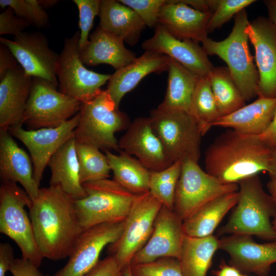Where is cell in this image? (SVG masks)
Returning <instances> with one entry per match:
<instances>
[{"label": "cell", "mask_w": 276, "mask_h": 276, "mask_svg": "<svg viewBox=\"0 0 276 276\" xmlns=\"http://www.w3.org/2000/svg\"><path fill=\"white\" fill-rule=\"evenodd\" d=\"M38 248L44 258L68 257L83 232L74 200L59 187L40 188L28 208Z\"/></svg>", "instance_id": "obj_1"}, {"label": "cell", "mask_w": 276, "mask_h": 276, "mask_svg": "<svg viewBox=\"0 0 276 276\" xmlns=\"http://www.w3.org/2000/svg\"><path fill=\"white\" fill-rule=\"evenodd\" d=\"M270 154L271 148L258 136L228 129L207 148L205 171L223 183L238 184L260 172H268Z\"/></svg>", "instance_id": "obj_2"}, {"label": "cell", "mask_w": 276, "mask_h": 276, "mask_svg": "<svg viewBox=\"0 0 276 276\" xmlns=\"http://www.w3.org/2000/svg\"><path fill=\"white\" fill-rule=\"evenodd\" d=\"M239 199L226 224L217 231L218 236L241 234L276 241V231L271 219L276 217V206L264 190L258 175L238 183Z\"/></svg>", "instance_id": "obj_3"}, {"label": "cell", "mask_w": 276, "mask_h": 276, "mask_svg": "<svg viewBox=\"0 0 276 276\" xmlns=\"http://www.w3.org/2000/svg\"><path fill=\"white\" fill-rule=\"evenodd\" d=\"M245 9L237 14L231 33L224 40L214 41L208 37L202 43L206 54L217 55L226 62L231 75L245 101L258 96V71L248 46L246 28L248 23Z\"/></svg>", "instance_id": "obj_4"}, {"label": "cell", "mask_w": 276, "mask_h": 276, "mask_svg": "<svg viewBox=\"0 0 276 276\" xmlns=\"http://www.w3.org/2000/svg\"><path fill=\"white\" fill-rule=\"evenodd\" d=\"M80 118L74 131L76 142L91 145L104 151H119L114 134L127 129L131 122L121 111L106 90L92 99L82 103Z\"/></svg>", "instance_id": "obj_5"}, {"label": "cell", "mask_w": 276, "mask_h": 276, "mask_svg": "<svg viewBox=\"0 0 276 276\" xmlns=\"http://www.w3.org/2000/svg\"><path fill=\"white\" fill-rule=\"evenodd\" d=\"M86 196L74 200L83 230L102 223L125 221L135 195L108 178L82 184Z\"/></svg>", "instance_id": "obj_6"}, {"label": "cell", "mask_w": 276, "mask_h": 276, "mask_svg": "<svg viewBox=\"0 0 276 276\" xmlns=\"http://www.w3.org/2000/svg\"><path fill=\"white\" fill-rule=\"evenodd\" d=\"M32 200L17 183L2 181L0 187V232L13 240L25 258L39 267L43 257L37 246L30 216L25 207Z\"/></svg>", "instance_id": "obj_7"}, {"label": "cell", "mask_w": 276, "mask_h": 276, "mask_svg": "<svg viewBox=\"0 0 276 276\" xmlns=\"http://www.w3.org/2000/svg\"><path fill=\"white\" fill-rule=\"evenodd\" d=\"M149 118L172 164L186 159L198 162L203 135L192 116L157 107L151 111Z\"/></svg>", "instance_id": "obj_8"}, {"label": "cell", "mask_w": 276, "mask_h": 276, "mask_svg": "<svg viewBox=\"0 0 276 276\" xmlns=\"http://www.w3.org/2000/svg\"><path fill=\"white\" fill-rule=\"evenodd\" d=\"M82 103L57 90V86L32 77L30 96L22 124L30 130L58 127L80 111Z\"/></svg>", "instance_id": "obj_9"}, {"label": "cell", "mask_w": 276, "mask_h": 276, "mask_svg": "<svg viewBox=\"0 0 276 276\" xmlns=\"http://www.w3.org/2000/svg\"><path fill=\"white\" fill-rule=\"evenodd\" d=\"M80 31L64 39L58 56L56 73L59 91L81 103L87 102L102 90L110 74L96 73L85 67L80 58L78 47Z\"/></svg>", "instance_id": "obj_10"}, {"label": "cell", "mask_w": 276, "mask_h": 276, "mask_svg": "<svg viewBox=\"0 0 276 276\" xmlns=\"http://www.w3.org/2000/svg\"><path fill=\"white\" fill-rule=\"evenodd\" d=\"M162 206L149 191L136 195L124 221L122 235L117 241L108 245L109 255L113 256L124 270L130 265L134 256L148 241Z\"/></svg>", "instance_id": "obj_11"}, {"label": "cell", "mask_w": 276, "mask_h": 276, "mask_svg": "<svg viewBox=\"0 0 276 276\" xmlns=\"http://www.w3.org/2000/svg\"><path fill=\"white\" fill-rule=\"evenodd\" d=\"M239 190L238 184L223 183L190 159L182 162L174 196V211L182 221L204 204Z\"/></svg>", "instance_id": "obj_12"}, {"label": "cell", "mask_w": 276, "mask_h": 276, "mask_svg": "<svg viewBox=\"0 0 276 276\" xmlns=\"http://www.w3.org/2000/svg\"><path fill=\"white\" fill-rule=\"evenodd\" d=\"M80 118L79 112L54 128L25 130L22 126H16L9 128L10 134L20 141L28 149L33 165V177L39 187L50 158L64 144L74 137V131Z\"/></svg>", "instance_id": "obj_13"}, {"label": "cell", "mask_w": 276, "mask_h": 276, "mask_svg": "<svg viewBox=\"0 0 276 276\" xmlns=\"http://www.w3.org/2000/svg\"><path fill=\"white\" fill-rule=\"evenodd\" d=\"M0 43L8 48L27 76L58 86L56 69L59 55L50 48L43 34L24 32L13 40L1 37Z\"/></svg>", "instance_id": "obj_14"}, {"label": "cell", "mask_w": 276, "mask_h": 276, "mask_svg": "<svg viewBox=\"0 0 276 276\" xmlns=\"http://www.w3.org/2000/svg\"><path fill=\"white\" fill-rule=\"evenodd\" d=\"M124 226V221L100 224L83 230L66 264L52 276L84 275L99 262L104 248L119 239Z\"/></svg>", "instance_id": "obj_15"}, {"label": "cell", "mask_w": 276, "mask_h": 276, "mask_svg": "<svg viewBox=\"0 0 276 276\" xmlns=\"http://www.w3.org/2000/svg\"><path fill=\"white\" fill-rule=\"evenodd\" d=\"M185 235L182 220L174 210L162 206L149 239L134 256L130 265L149 263L166 257L178 259Z\"/></svg>", "instance_id": "obj_16"}, {"label": "cell", "mask_w": 276, "mask_h": 276, "mask_svg": "<svg viewBox=\"0 0 276 276\" xmlns=\"http://www.w3.org/2000/svg\"><path fill=\"white\" fill-rule=\"evenodd\" d=\"M255 50L259 81L258 96L276 97V28L269 18L259 17L246 28Z\"/></svg>", "instance_id": "obj_17"}, {"label": "cell", "mask_w": 276, "mask_h": 276, "mask_svg": "<svg viewBox=\"0 0 276 276\" xmlns=\"http://www.w3.org/2000/svg\"><path fill=\"white\" fill-rule=\"evenodd\" d=\"M219 249L229 255V264L242 273L268 276L271 265L276 263V241L261 244L251 236L232 234L219 239Z\"/></svg>", "instance_id": "obj_18"}, {"label": "cell", "mask_w": 276, "mask_h": 276, "mask_svg": "<svg viewBox=\"0 0 276 276\" xmlns=\"http://www.w3.org/2000/svg\"><path fill=\"white\" fill-rule=\"evenodd\" d=\"M120 149L133 154L150 171H160L172 164L155 132L150 118L140 117L131 122L119 141Z\"/></svg>", "instance_id": "obj_19"}, {"label": "cell", "mask_w": 276, "mask_h": 276, "mask_svg": "<svg viewBox=\"0 0 276 276\" xmlns=\"http://www.w3.org/2000/svg\"><path fill=\"white\" fill-rule=\"evenodd\" d=\"M145 51L164 54L174 59L199 77H208L214 67L202 47L192 40H179L159 25L142 44Z\"/></svg>", "instance_id": "obj_20"}, {"label": "cell", "mask_w": 276, "mask_h": 276, "mask_svg": "<svg viewBox=\"0 0 276 276\" xmlns=\"http://www.w3.org/2000/svg\"><path fill=\"white\" fill-rule=\"evenodd\" d=\"M213 13L193 9L182 1L166 0L161 7L158 25L179 40L199 43L208 38V26Z\"/></svg>", "instance_id": "obj_21"}, {"label": "cell", "mask_w": 276, "mask_h": 276, "mask_svg": "<svg viewBox=\"0 0 276 276\" xmlns=\"http://www.w3.org/2000/svg\"><path fill=\"white\" fill-rule=\"evenodd\" d=\"M32 85L19 64L0 77V130L22 126V121Z\"/></svg>", "instance_id": "obj_22"}, {"label": "cell", "mask_w": 276, "mask_h": 276, "mask_svg": "<svg viewBox=\"0 0 276 276\" xmlns=\"http://www.w3.org/2000/svg\"><path fill=\"white\" fill-rule=\"evenodd\" d=\"M170 60L167 55L145 51L132 62L116 70L111 75L106 90L119 107L124 95L134 89L145 77L151 73L168 71Z\"/></svg>", "instance_id": "obj_23"}, {"label": "cell", "mask_w": 276, "mask_h": 276, "mask_svg": "<svg viewBox=\"0 0 276 276\" xmlns=\"http://www.w3.org/2000/svg\"><path fill=\"white\" fill-rule=\"evenodd\" d=\"M33 165L29 155L12 138L8 130H0V176L2 181L19 183L32 200L40 187L33 177Z\"/></svg>", "instance_id": "obj_24"}, {"label": "cell", "mask_w": 276, "mask_h": 276, "mask_svg": "<svg viewBox=\"0 0 276 276\" xmlns=\"http://www.w3.org/2000/svg\"><path fill=\"white\" fill-rule=\"evenodd\" d=\"M124 42L119 37L98 27L89 35L87 44L79 51L80 58L84 65L107 64L116 70L120 69L136 58L135 53L127 49Z\"/></svg>", "instance_id": "obj_25"}, {"label": "cell", "mask_w": 276, "mask_h": 276, "mask_svg": "<svg viewBox=\"0 0 276 276\" xmlns=\"http://www.w3.org/2000/svg\"><path fill=\"white\" fill-rule=\"evenodd\" d=\"M276 108V97H258L252 103L220 117L212 124L232 129L240 133L259 135L271 122Z\"/></svg>", "instance_id": "obj_26"}, {"label": "cell", "mask_w": 276, "mask_h": 276, "mask_svg": "<svg viewBox=\"0 0 276 276\" xmlns=\"http://www.w3.org/2000/svg\"><path fill=\"white\" fill-rule=\"evenodd\" d=\"M51 172L50 186L59 187L74 200L86 196L80 180L79 166L73 137L64 144L50 158L48 166Z\"/></svg>", "instance_id": "obj_27"}, {"label": "cell", "mask_w": 276, "mask_h": 276, "mask_svg": "<svg viewBox=\"0 0 276 276\" xmlns=\"http://www.w3.org/2000/svg\"><path fill=\"white\" fill-rule=\"evenodd\" d=\"M99 16L98 27L130 45L137 43L146 27L133 9L119 1L101 0Z\"/></svg>", "instance_id": "obj_28"}, {"label": "cell", "mask_w": 276, "mask_h": 276, "mask_svg": "<svg viewBox=\"0 0 276 276\" xmlns=\"http://www.w3.org/2000/svg\"><path fill=\"white\" fill-rule=\"evenodd\" d=\"M238 199V191L223 194L204 204L182 221L185 235L198 238L212 235Z\"/></svg>", "instance_id": "obj_29"}, {"label": "cell", "mask_w": 276, "mask_h": 276, "mask_svg": "<svg viewBox=\"0 0 276 276\" xmlns=\"http://www.w3.org/2000/svg\"><path fill=\"white\" fill-rule=\"evenodd\" d=\"M168 72L166 95L157 107L165 110L182 111L191 116L192 99L200 77L171 58Z\"/></svg>", "instance_id": "obj_30"}, {"label": "cell", "mask_w": 276, "mask_h": 276, "mask_svg": "<svg viewBox=\"0 0 276 276\" xmlns=\"http://www.w3.org/2000/svg\"><path fill=\"white\" fill-rule=\"evenodd\" d=\"M217 236L198 238L185 235L178 261L183 276H206L215 252L219 249Z\"/></svg>", "instance_id": "obj_31"}, {"label": "cell", "mask_w": 276, "mask_h": 276, "mask_svg": "<svg viewBox=\"0 0 276 276\" xmlns=\"http://www.w3.org/2000/svg\"><path fill=\"white\" fill-rule=\"evenodd\" d=\"M105 152L114 181L135 195L149 191L150 171L137 158L123 150L119 154L108 150Z\"/></svg>", "instance_id": "obj_32"}, {"label": "cell", "mask_w": 276, "mask_h": 276, "mask_svg": "<svg viewBox=\"0 0 276 276\" xmlns=\"http://www.w3.org/2000/svg\"><path fill=\"white\" fill-rule=\"evenodd\" d=\"M208 77L221 117L245 105L228 67H214Z\"/></svg>", "instance_id": "obj_33"}, {"label": "cell", "mask_w": 276, "mask_h": 276, "mask_svg": "<svg viewBox=\"0 0 276 276\" xmlns=\"http://www.w3.org/2000/svg\"><path fill=\"white\" fill-rule=\"evenodd\" d=\"M191 116L203 136L221 117L208 77H200L197 82L192 99Z\"/></svg>", "instance_id": "obj_34"}, {"label": "cell", "mask_w": 276, "mask_h": 276, "mask_svg": "<svg viewBox=\"0 0 276 276\" xmlns=\"http://www.w3.org/2000/svg\"><path fill=\"white\" fill-rule=\"evenodd\" d=\"M82 184L108 178L111 169L105 154L95 146L76 142Z\"/></svg>", "instance_id": "obj_35"}, {"label": "cell", "mask_w": 276, "mask_h": 276, "mask_svg": "<svg viewBox=\"0 0 276 276\" xmlns=\"http://www.w3.org/2000/svg\"><path fill=\"white\" fill-rule=\"evenodd\" d=\"M181 164L182 162H176L164 170L150 171L149 192L163 206L172 210Z\"/></svg>", "instance_id": "obj_36"}, {"label": "cell", "mask_w": 276, "mask_h": 276, "mask_svg": "<svg viewBox=\"0 0 276 276\" xmlns=\"http://www.w3.org/2000/svg\"><path fill=\"white\" fill-rule=\"evenodd\" d=\"M130 267L132 276H183L179 262L174 258H162Z\"/></svg>", "instance_id": "obj_37"}, {"label": "cell", "mask_w": 276, "mask_h": 276, "mask_svg": "<svg viewBox=\"0 0 276 276\" xmlns=\"http://www.w3.org/2000/svg\"><path fill=\"white\" fill-rule=\"evenodd\" d=\"M79 11L80 38L78 47L82 50L89 41V32L95 17L99 15L101 0H73Z\"/></svg>", "instance_id": "obj_38"}, {"label": "cell", "mask_w": 276, "mask_h": 276, "mask_svg": "<svg viewBox=\"0 0 276 276\" xmlns=\"http://www.w3.org/2000/svg\"><path fill=\"white\" fill-rule=\"evenodd\" d=\"M255 0H217V5L208 26V33L220 28L234 15L250 4Z\"/></svg>", "instance_id": "obj_39"}, {"label": "cell", "mask_w": 276, "mask_h": 276, "mask_svg": "<svg viewBox=\"0 0 276 276\" xmlns=\"http://www.w3.org/2000/svg\"><path fill=\"white\" fill-rule=\"evenodd\" d=\"M131 8L140 17L146 27L155 28L161 7L166 0H119Z\"/></svg>", "instance_id": "obj_40"}, {"label": "cell", "mask_w": 276, "mask_h": 276, "mask_svg": "<svg viewBox=\"0 0 276 276\" xmlns=\"http://www.w3.org/2000/svg\"><path fill=\"white\" fill-rule=\"evenodd\" d=\"M30 25L27 20L17 16L10 7L5 8L0 14L1 35L11 34L17 36Z\"/></svg>", "instance_id": "obj_41"}, {"label": "cell", "mask_w": 276, "mask_h": 276, "mask_svg": "<svg viewBox=\"0 0 276 276\" xmlns=\"http://www.w3.org/2000/svg\"><path fill=\"white\" fill-rule=\"evenodd\" d=\"M36 0H0V6L3 9L11 8L18 17L34 25Z\"/></svg>", "instance_id": "obj_42"}, {"label": "cell", "mask_w": 276, "mask_h": 276, "mask_svg": "<svg viewBox=\"0 0 276 276\" xmlns=\"http://www.w3.org/2000/svg\"><path fill=\"white\" fill-rule=\"evenodd\" d=\"M83 276H124V270L113 256L108 255Z\"/></svg>", "instance_id": "obj_43"}, {"label": "cell", "mask_w": 276, "mask_h": 276, "mask_svg": "<svg viewBox=\"0 0 276 276\" xmlns=\"http://www.w3.org/2000/svg\"><path fill=\"white\" fill-rule=\"evenodd\" d=\"M37 266L23 258H15L9 271L13 276H49L44 275Z\"/></svg>", "instance_id": "obj_44"}, {"label": "cell", "mask_w": 276, "mask_h": 276, "mask_svg": "<svg viewBox=\"0 0 276 276\" xmlns=\"http://www.w3.org/2000/svg\"><path fill=\"white\" fill-rule=\"evenodd\" d=\"M13 248L8 243L0 244V276H5L15 260Z\"/></svg>", "instance_id": "obj_45"}, {"label": "cell", "mask_w": 276, "mask_h": 276, "mask_svg": "<svg viewBox=\"0 0 276 276\" xmlns=\"http://www.w3.org/2000/svg\"><path fill=\"white\" fill-rule=\"evenodd\" d=\"M16 59L6 45H0V77L7 72L15 69L19 64Z\"/></svg>", "instance_id": "obj_46"}, {"label": "cell", "mask_w": 276, "mask_h": 276, "mask_svg": "<svg viewBox=\"0 0 276 276\" xmlns=\"http://www.w3.org/2000/svg\"><path fill=\"white\" fill-rule=\"evenodd\" d=\"M258 137L268 147H276V108L269 125Z\"/></svg>", "instance_id": "obj_47"}, {"label": "cell", "mask_w": 276, "mask_h": 276, "mask_svg": "<svg viewBox=\"0 0 276 276\" xmlns=\"http://www.w3.org/2000/svg\"><path fill=\"white\" fill-rule=\"evenodd\" d=\"M182 2L195 10L213 13L217 3V0H182Z\"/></svg>", "instance_id": "obj_48"}, {"label": "cell", "mask_w": 276, "mask_h": 276, "mask_svg": "<svg viewBox=\"0 0 276 276\" xmlns=\"http://www.w3.org/2000/svg\"><path fill=\"white\" fill-rule=\"evenodd\" d=\"M214 276H241L242 274L236 267L221 261L218 269L213 271Z\"/></svg>", "instance_id": "obj_49"}, {"label": "cell", "mask_w": 276, "mask_h": 276, "mask_svg": "<svg viewBox=\"0 0 276 276\" xmlns=\"http://www.w3.org/2000/svg\"><path fill=\"white\" fill-rule=\"evenodd\" d=\"M264 3L267 8L268 18L276 28V0H266Z\"/></svg>", "instance_id": "obj_50"}, {"label": "cell", "mask_w": 276, "mask_h": 276, "mask_svg": "<svg viewBox=\"0 0 276 276\" xmlns=\"http://www.w3.org/2000/svg\"><path fill=\"white\" fill-rule=\"evenodd\" d=\"M267 186L269 195L276 206V175L270 176V180L268 182Z\"/></svg>", "instance_id": "obj_51"}, {"label": "cell", "mask_w": 276, "mask_h": 276, "mask_svg": "<svg viewBox=\"0 0 276 276\" xmlns=\"http://www.w3.org/2000/svg\"><path fill=\"white\" fill-rule=\"evenodd\" d=\"M271 148L270 160L268 174L270 176L276 175V147Z\"/></svg>", "instance_id": "obj_52"}, {"label": "cell", "mask_w": 276, "mask_h": 276, "mask_svg": "<svg viewBox=\"0 0 276 276\" xmlns=\"http://www.w3.org/2000/svg\"><path fill=\"white\" fill-rule=\"evenodd\" d=\"M40 5L44 8H51L56 6L59 2L57 0H38Z\"/></svg>", "instance_id": "obj_53"}, {"label": "cell", "mask_w": 276, "mask_h": 276, "mask_svg": "<svg viewBox=\"0 0 276 276\" xmlns=\"http://www.w3.org/2000/svg\"><path fill=\"white\" fill-rule=\"evenodd\" d=\"M124 276H132L130 265L126 268L124 270Z\"/></svg>", "instance_id": "obj_54"}, {"label": "cell", "mask_w": 276, "mask_h": 276, "mask_svg": "<svg viewBox=\"0 0 276 276\" xmlns=\"http://www.w3.org/2000/svg\"><path fill=\"white\" fill-rule=\"evenodd\" d=\"M272 224L274 229L276 231V217L274 218V220L272 221Z\"/></svg>", "instance_id": "obj_55"}, {"label": "cell", "mask_w": 276, "mask_h": 276, "mask_svg": "<svg viewBox=\"0 0 276 276\" xmlns=\"http://www.w3.org/2000/svg\"><path fill=\"white\" fill-rule=\"evenodd\" d=\"M241 276H250V275H247L246 274H242Z\"/></svg>", "instance_id": "obj_56"}]
</instances>
